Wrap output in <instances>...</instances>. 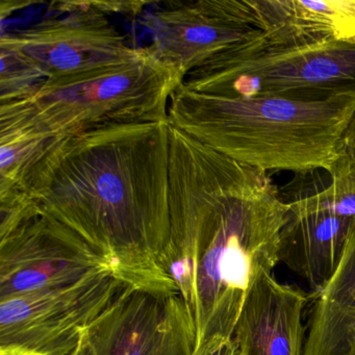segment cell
Wrapping results in <instances>:
<instances>
[{
  "mask_svg": "<svg viewBox=\"0 0 355 355\" xmlns=\"http://www.w3.org/2000/svg\"><path fill=\"white\" fill-rule=\"evenodd\" d=\"M0 200V299L114 272L98 251L28 195L6 193Z\"/></svg>",
  "mask_w": 355,
  "mask_h": 355,
  "instance_id": "7",
  "label": "cell"
},
{
  "mask_svg": "<svg viewBox=\"0 0 355 355\" xmlns=\"http://www.w3.org/2000/svg\"><path fill=\"white\" fill-rule=\"evenodd\" d=\"M169 121L57 140L15 192L71 228L125 284L176 293L162 267L169 230Z\"/></svg>",
  "mask_w": 355,
  "mask_h": 355,
  "instance_id": "2",
  "label": "cell"
},
{
  "mask_svg": "<svg viewBox=\"0 0 355 355\" xmlns=\"http://www.w3.org/2000/svg\"><path fill=\"white\" fill-rule=\"evenodd\" d=\"M86 355H192L196 328L180 295L126 284L85 334Z\"/></svg>",
  "mask_w": 355,
  "mask_h": 355,
  "instance_id": "9",
  "label": "cell"
},
{
  "mask_svg": "<svg viewBox=\"0 0 355 355\" xmlns=\"http://www.w3.org/2000/svg\"><path fill=\"white\" fill-rule=\"evenodd\" d=\"M340 151L346 155L349 163L355 169V114L343 137Z\"/></svg>",
  "mask_w": 355,
  "mask_h": 355,
  "instance_id": "17",
  "label": "cell"
},
{
  "mask_svg": "<svg viewBox=\"0 0 355 355\" xmlns=\"http://www.w3.org/2000/svg\"><path fill=\"white\" fill-rule=\"evenodd\" d=\"M304 355H355V227L342 263L311 311Z\"/></svg>",
  "mask_w": 355,
  "mask_h": 355,
  "instance_id": "14",
  "label": "cell"
},
{
  "mask_svg": "<svg viewBox=\"0 0 355 355\" xmlns=\"http://www.w3.org/2000/svg\"><path fill=\"white\" fill-rule=\"evenodd\" d=\"M239 24L261 31L267 45L324 41L355 46V0H230Z\"/></svg>",
  "mask_w": 355,
  "mask_h": 355,
  "instance_id": "11",
  "label": "cell"
},
{
  "mask_svg": "<svg viewBox=\"0 0 355 355\" xmlns=\"http://www.w3.org/2000/svg\"><path fill=\"white\" fill-rule=\"evenodd\" d=\"M328 175L327 186L299 195L286 203L297 211H322L355 220V169L342 151Z\"/></svg>",
  "mask_w": 355,
  "mask_h": 355,
  "instance_id": "15",
  "label": "cell"
},
{
  "mask_svg": "<svg viewBox=\"0 0 355 355\" xmlns=\"http://www.w3.org/2000/svg\"><path fill=\"white\" fill-rule=\"evenodd\" d=\"M180 86L202 94L273 95L306 103L355 95V46L324 41L274 47L263 36L211 58L189 72Z\"/></svg>",
  "mask_w": 355,
  "mask_h": 355,
  "instance_id": "6",
  "label": "cell"
},
{
  "mask_svg": "<svg viewBox=\"0 0 355 355\" xmlns=\"http://www.w3.org/2000/svg\"><path fill=\"white\" fill-rule=\"evenodd\" d=\"M149 5L151 9L144 8L140 14L151 39L144 49L182 78L219 53L263 37L261 31L234 19L228 0Z\"/></svg>",
  "mask_w": 355,
  "mask_h": 355,
  "instance_id": "10",
  "label": "cell"
},
{
  "mask_svg": "<svg viewBox=\"0 0 355 355\" xmlns=\"http://www.w3.org/2000/svg\"><path fill=\"white\" fill-rule=\"evenodd\" d=\"M288 211L268 172L171 126L161 263L194 322L197 348L232 338L253 280L278 263Z\"/></svg>",
  "mask_w": 355,
  "mask_h": 355,
  "instance_id": "1",
  "label": "cell"
},
{
  "mask_svg": "<svg viewBox=\"0 0 355 355\" xmlns=\"http://www.w3.org/2000/svg\"><path fill=\"white\" fill-rule=\"evenodd\" d=\"M192 355H242L232 338H214L201 345Z\"/></svg>",
  "mask_w": 355,
  "mask_h": 355,
  "instance_id": "16",
  "label": "cell"
},
{
  "mask_svg": "<svg viewBox=\"0 0 355 355\" xmlns=\"http://www.w3.org/2000/svg\"><path fill=\"white\" fill-rule=\"evenodd\" d=\"M355 114V95L306 103L263 95L226 97L178 86L170 124L218 153L263 171L330 172Z\"/></svg>",
  "mask_w": 355,
  "mask_h": 355,
  "instance_id": "3",
  "label": "cell"
},
{
  "mask_svg": "<svg viewBox=\"0 0 355 355\" xmlns=\"http://www.w3.org/2000/svg\"><path fill=\"white\" fill-rule=\"evenodd\" d=\"M51 13L22 30L1 31L0 101L28 94L47 80L123 63L142 47L132 46L112 16L135 12L122 1L57 3Z\"/></svg>",
  "mask_w": 355,
  "mask_h": 355,
  "instance_id": "5",
  "label": "cell"
},
{
  "mask_svg": "<svg viewBox=\"0 0 355 355\" xmlns=\"http://www.w3.org/2000/svg\"><path fill=\"white\" fill-rule=\"evenodd\" d=\"M354 227L353 219L290 207L280 234L278 263L318 294L342 263Z\"/></svg>",
  "mask_w": 355,
  "mask_h": 355,
  "instance_id": "13",
  "label": "cell"
},
{
  "mask_svg": "<svg viewBox=\"0 0 355 355\" xmlns=\"http://www.w3.org/2000/svg\"><path fill=\"white\" fill-rule=\"evenodd\" d=\"M306 297L261 271L245 299L232 340L242 355H304Z\"/></svg>",
  "mask_w": 355,
  "mask_h": 355,
  "instance_id": "12",
  "label": "cell"
},
{
  "mask_svg": "<svg viewBox=\"0 0 355 355\" xmlns=\"http://www.w3.org/2000/svg\"><path fill=\"white\" fill-rule=\"evenodd\" d=\"M182 80L142 47L123 63L47 80L19 98L0 103V132L64 140L169 121L170 98Z\"/></svg>",
  "mask_w": 355,
  "mask_h": 355,
  "instance_id": "4",
  "label": "cell"
},
{
  "mask_svg": "<svg viewBox=\"0 0 355 355\" xmlns=\"http://www.w3.org/2000/svg\"><path fill=\"white\" fill-rule=\"evenodd\" d=\"M68 355H86V346H85V336H83L80 342L78 343V346L76 347L73 351Z\"/></svg>",
  "mask_w": 355,
  "mask_h": 355,
  "instance_id": "18",
  "label": "cell"
},
{
  "mask_svg": "<svg viewBox=\"0 0 355 355\" xmlns=\"http://www.w3.org/2000/svg\"><path fill=\"white\" fill-rule=\"evenodd\" d=\"M0 355H31L26 353L17 352V351H0Z\"/></svg>",
  "mask_w": 355,
  "mask_h": 355,
  "instance_id": "19",
  "label": "cell"
},
{
  "mask_svg": "<svg viewBox=\"0 0 355 355\" xmlns=\"http://www.w3.org/2000/svg\"><path fill=\"white\" fill-rule=\"evenodd\" d=\"M126 284L105 272L69 286L0 299V351L69 354Z\"/></svg>",
  "mask_w": 355,
  "mask_h": 355,
  "instance_id": "8",
  "label": "cell"
}]
</instances>
